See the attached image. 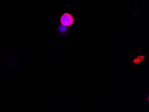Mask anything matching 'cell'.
<instances>
[{
    "label": "cell",
    "mask_w": 149,
    "mask_h": 112,
    "mask_svg": "<svg viewBox=\"0 0 149 112\" xmlns=\"http://www.w3.org/2000/svg\"><path fill=\"white\" fill-rule=\"evenodd\" d=\"M58 31L62 35H65L68 34L69 32V27L66 26H63L62 24H59L57 28Z\"/></svg>",
    "instance_id": "cell-2"
},
{
    "label": "cell",
    "mask_w": 149,
    "mask_h": 112,
    "mask_svg": "<svg viewBox=\"0 0 149 112\" xmlns=\"http://www.w3.org/2000/svg\"><path fill=\"white\" fill-rule=\"evenodd\" d=\"M60 22L62 25L69 27L74 23V18L70 13H64L60 17Z\"/></svg>",
    "instance_id": "cell-1"
},
{
    "label": "cell",
    "mask_w": 149,
    "mask_h": 112,
    "mask_svg": "<svg viewBox=\"0 0 149 112\" xmlns=\"http://www.w3.org/2000/svg\"><path fill=\"white\" fill-rule=\"evenodd\" d=\"M146 57V55H144V56L139 55V56H138L137 57L135 58H134L132 61L133 63L134 64H138V63H140L141 62L143 61L145 59Z\"/></svg>",
    "instance_id": "cell-3"
}]
</instances>
